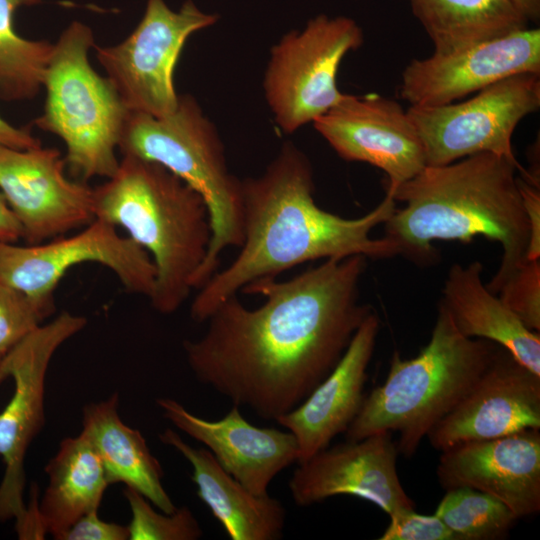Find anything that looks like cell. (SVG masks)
<instances>
[{
  "instance_id": "8d00e7d4",
  "label": "cell",
  "mask_w": 540,
  "mask_h": 540,
  "mask_svg": "<svg viewBox=\"0 0 540 540\" xmlns=\"http://www.w3.org/2000/svg\"><path fill=\"white\" fill-rule=\"evenodd\" d=\"M4 354L0 353V383L4 380L1 375V365L3 361Z\"/></svg>"
},
{
  "instance_id": "ac0fdd59",
  "label": "cell",
  "mask_w": 540,
  "mask_h": 540,
  "mask_svg": "<svg viewBox=\"0 0 540 540\" xmlns=\"http://www.w3.org/2000/svg\"><path fill=\"white\" fill-rule=\"evenodd\" d=\"M540 429L466 442L441 451L445 489L469 487L504 503L518 519L540 511Z\"/></svg>"
},
{
  "instance_id": "3957f363",
  "label": "cell",
  "mask_w": 540,
  "mask_h": 540,
  "mask_svg": "<svg viewBox=\"0 0 540 540\" xmlns=\"http://www.w3.org/2000/svg\"><path fill=\"white\" fill-rule=\"evenodd\" d=\"M516 172L528 177L506 158L477 153L442 166H425L395 188V209L383 224L384 237L399 256L420 265L439 259L435 241L470 242L480 235L500 243L502 258L487 288L498 294L503 284L528 260L531 237Z\"/></svg>"
},
{
  "instance_id": "f546056e",
  "label": "cell",
  "mask_w": 540,
  "mask_h": 540,
  "mask_svg": "<svg viewBox=\"0 0 540 540\" xmlns=\"http://www.w3.org/2000/svg\"><path fill=\"white\" fill-rule=\"evenodd\" d=\"M530 330H540V259L524 262L497 294Z\"/></svg>"
},
{
  "instance_id": "5bb4252c",
  "label": "cell",
  "mask_w": 540,
  "mask_h": 540,
  "mask_svg": "<svg viewBox=\"0 0 540 540\" xmlns=\"http://www.w3.org/2000/svg\"><path fill=\"white\" fill-rule=\"evenodd\" d=\"M312 123L342 159L385 172L386 188L397 187L426 166L416 128L407 110L393 99L376 93L344 94Z\"/></svg>"
},
{
  "instance_id": "8992f818",
  "label": "cell",
  "mask_w": 540,
  "mask_h": 540,
  "mask_svg": "<svg viewBox=\"0 0 540 540\" xmlns=\"http://www.w3.org/2000/svg\"><path fill=\"white\" fill-rule=\"evenodd\" d=\"M122 155L158 163L197 191L207 204L211 239L191 286L200 289L217 271L220 255L243 243L241 180L227 165L215 125L190 95L162 117L130 112L120 138Z\"/></svg>"
},
{
  "instance_id": "cb8c5ba5",
  "label": "cell",
  "mask_w": 540,
  "mask_h": 540,
  "mask_svg": "<svg viewBox=\"0 0 540 540\" xmlns=\"http://www.w3.org/2000/svg\"><path fill=\"white\" fill-rule=\"evenodd\" d=\"M45 472L48 485L37 504L38 517L43 532L60 540L82 516L98 510L110 483L94 445L83 431L62 440Z\"/></svg>"
},
{
  "instance_id": "d4e9b609",
  "label": "cell",
  "mask_w": 540,
  "mask_h": 540,
  "mask_svg": "<svg viewBox=\"0 0 540 540\" xmlns=\"http://www.w3.org/2000/svg\"><path fill=\"white\" fill-rule=\"evenodd\" d=\"M433 42L434 52L449 53L528 27L509 0H410Z\"/></svg>"
},
{
  "instance_id": "ba28073f",
  "label": "cell",
  "mask_w": 540,
  "mask_h": 540,
  "mask_svg": "<svg viewBox=\"0 0 540 540\" xmlns=\"http://www.w3.org/2000/svg\"><path fill=\"white\" fill-rule=\"evenodd\" d=\"M362 43V30L353 19L321 14L272 47L263 89L284 133L313 122L342 99L337 87L340 63Z\"/></svg>"
},
{
  "instance_id": "e0dca14e",
  "label": "cell",
  "mask_w": 540,
  "mask_h": 540,
  "mask_svg": "<svg viewBox=\"0 0 540 540\" xmlns=\"http://www.w3.org/2000/svg\"><path fill=\"white\" fill-rule=\"evenodd\" d=\"M398 454L390 432L328 446L299 463L289 481L291 497L301 507L351 495L372 502L388 515L415 509L397 473Z\"/></svg>"
},
{
  "instance_id": "83f0119b",
  "label": "cell",
  "mask_w": 540,
  "mask_h": 540,
  "mask_svg": "<svg viewBox=\"0 0 540 540\" xmlns=\"http://www.w3.org/2000/svg\"><path fill=\"white\" fill-rule=\"evenodd\" d=\"M123 494L131 510L130 540H196L202 536L197 519L187 507L171 514L159 513L134 489L126 487Z\"/></svg>"
},
{
  "instance_id": "52a82bcc",
  "label": "cell",
  "mask_w": 540,
  "mask_h": 540,
  "mask_svg": "<svg viewBox=\"0 0 540 540\" xmlns=\"http://www.w3.org/2000/svg\"><path fill=\"white\" fill-rule=\"evenodd\" d=\"M95 46L91 28L73 21L53 44L44 75L46 101L35 119L40 129L65 144L66 166L82 180L110 178L118 169L116 157L129 115L116 89L90 65Z\"/></svg>"
},
{
  "instance_id": "6da1fadb",
  "label": "cell",
  "mask_w": 540,
  "mask_h": 540,
  "mask_svg": "<svg viewBox=\"0 0 540 540\" xmlns=\"http://www.w3.org/2000/svg\"><path fill=\"white\" fill-rule=\"evenodd\" d=\"M367 259H325L295 277H264L241 289L262 295L258 308L237 294L207 318L205 333L183 348L195 377L240 407L276 420L296 408L334 369L374 311L360 302Z\"/></svg>"
},
{
  "instance_id": "f1b7e54d",
  "label": "cell",
  "mask_w": 540,
  "mask_h": 540,
  "mask_svg": "<svg viewBox=\"0 0 540 540\" xmlns=\"http://www.w3.org/2000/svg\"><path fill=\"white\" fill-rule=\"evenodd\" d=\"M46 317L25 294L0 282V353L5 355Z\"/></svg>"
},
{
  "instance_id": "7402d4cb",
  "label": "cell",
  "mask_w": 540,
  "mask_h": 540,
  "mask_svg": "<svg viewBox=\"0 0 540 540\" xmlns=\"http://www.w3.org/2000/svg\"><path fill=\"white\" fill-rule=\"evenodd\" d=\"M480 261L453 264L448 270L440 303L458 331L468 338L489 340L508 350L540 376V335L492 293L482 279Z\"/></svg>"
},
{
  "instance_id": "d590c367",
  "label": "cell",
  "mask_w": 540,
  "mask_h": 540,
  "mask_svg": "<svg viewBox=\"0 0 540 540\" xmlns=\"http://www.w3.org/2000/svg\"><path fill=\"white\" fill-rule=\"evenodd\" d=\"M528 21L538 22L540 18V0H509Z\"/></svg>"
},
{
  "instance_id": "30bf717a",
  "label": "cell",
  "mask_w": 540,
  "mask_h": 540,
  "mask_svg": "<svg viewBox=\"0 0 540 540\" xmlns=\"http://www.w3.org/2000/svg\"><path fill=\"white\" fill-rule=\"evenodd\" d=\"M539 107L540 74L520 73L478 91L469 100L410 106L407 114L421 139L426 166L488 152L526 171L515 157L512 136L520 121Z\"/></svg>"
},
{
  "instance_id": "1f68e13d",
  "label": "cell",
  "mask_w": 540,
  "mask_h": 540,
  "mask_svg": "<svg viewBox=\"0 0 540 540\" xmlns=\"http://www.w3.org/2000/svg\"><path fill=\"white\" fill-rule=\"evenodd\" d=\"M129 528L99 518L98 510L91 511L77 520L60 540H128Z\"/></svg>"
},
{
  "instance_id": "e575fe53",
  "label": "cell",
  "mask_w": 540,
  "mask_h": 540,
  "mask_svg": "<svg viewBox=\"0 0 540 540\" xmlns=\"http://www.w3.org/2000/svg\"><path fill=\"white\" fill-rule=\"evenodd\" d=\"M21 238V224L0 192V242L16 243Z\"/></svg>"
},
{
  "instance_id": "484cf974",
  "label": "cell",
  "mask_w": 540,
  "mask_h": 540,
  "mask_svg": "<svg viewBox=\"0 0 540 540\" xmlns=\"http://www.w3.org/2000/svg\"><path fill=\"white\" fill-rule=\"evenodd\" d=\"M39 2L0 0V97L3 100L31 99L43 86L53 44L23 38L13 24L18 8Z\"/></svg>"
},
{
  "instance_id": "7a4b0ae2",
  "label": "cell",
  "mask_w": 540,
  "mask_h": 540,
  "mask_svg": "<svg viewBox=\"0 0 540 540\" xmlns=\"http://www.w3.org/2000/svg\"><path fill=\"white\" fill-rule=\"evenodd\" d=\"M314 188L310 160L291 142L260 176L241 180L243 243L236 258L199 289L190 308L194 321H206L217 305L252 281L276 278L308 261L399 256L392 241L370 235L396 209L391 191L370 212L349 219L321 209Z\"/></svg>"
},
{
  "instance_id": "836d02e7",
  "label": "cell",
  "mask_w": 540,
  "mask_h": 540,
  "mask_svg": "<svg viewBox=\"0 0 540 540\" xmlns=\"http://www.w3.org/2000/svg\"><path fill=\"white\" fill-rule=\"evenodd\" d=\"M0 144L19 149H27L41 145L39 140L32 136L29 129L15 127L3 119L1 115Z\"/></svg>"
},
{
  "instance_id": "603a6c76",
  "label": "cell",
  "mask_w": 540,
  "mask_h": 540,
  "mask_svg": "<svg viewBox=\"0 0 540 540\" xmlns=\"http://www.w3.org/2000/svg\"><path fill=\"white\" fill-rule=\"evenodd\" d=\"M119 395L87 404L82 412V431L94 445L110 484L123 483L143 495L161 512L177 508L162 484L163 469L137 429L119 415Z\"/></svg>"
},
{
  "instance_id": "4316f807",
  "label": "cell",
  "mask_w": 540,
  "mask_h": 540,
  "mask_svg": "<svg viewBox=\"0 0 540 540\" xmlns=\"http://www.w3.org/2000/svg\"><path fill=\"white\" fill-rule=\"evenodd\" d=\"M434 514L459 540L503 539L518 520L504 503L469 487L446 490Z\"/></svg>"
},
{
  "instance_id": "ffe728a7",
  "label": "cell",
  "mask_w": 540,
  "mask_h": 540,
  "mask_svg": "<svg viewBox=\"0 0 540 540\" xmlns=\"http://www.w3.org/2000/svg\"><path fill=\"white\" fill-rule=\"evenodd\" d=\"M379 330L380 319L372 311L334 369L296 408L275 420L296 438L298 464L328 447L355 419L365 397L367 369Z\"/></svg>"
},
{
  "instance_id": "8fae6325",
  "label": "cell",
  "mask_w": 540,
  "mask_h": 540,
  "mask_svg": "<svg viewBox=\"0 0 540 540\" xmlns=\"http://www.w3.org/2000/svg\"><path fill=\"white\" fill-rule=\"evenodd\" d=\"M219 17L192 0L172 10L164 0H147L134 31L114 46H95L98 62L129 112L162 117L179 101L174 70L187 39Z\"/></svg>"
},
{
  "instance_id": "9a60e30c",
  "label": "cell",
  "mask_w": 540,
  "mask_h": 540,
  "mask_svg": "<svg viewBox=\"0 0 540 540\" xmlns=\"http://www.w3.org/2000/svg\"><path fill=\"white\" fill-rule=\"evenodd\" d=\"M520 73L540 74L539 28L414 59L402 72L399 94L411 106L445 105Z\"/></svg>"
},
{
  "instance_id": "277c9868",
  "label": "cell",
  "mask_w": 540,
  "mask_h": 540,
  "mask_svg": "<svg viewBox=\"0 0 540 540\" xmlns=\"http://www.w3.org/2000/svg\"><path fill=\"white\" fill-rule=\"evenodd\" d=\"M94 213L149 254L156 270L150 303L161 314L176 312L211 239L203 197L162 165L122 155L114 175L94 188Z\"/></svg>"
},
{
  "instance_id": "4fadbf2b",
  "label": "cell",
  "mask_w": 540,
  "mask_h": 540,
  "mask_svg": "<svg viewBox=\"0 0 540 540\" xmlns=\"http://www.w3.org/2000/svg\"><path fill=\"white\" fill-rule=\"evenodd\" d=\"M65 166L55 148L0 144V192L28 244L63 236L95 219L94 189L70 180Z\"/></svg>"
},
{
  "instance_id": "4dcf8cb0",
  "label": "cell",
  "mask_w": 540,
  "mask_h": 540,
  "mask_svg": "<svg viewBox=\"0 0 540 540\" xmlns=\"http://www.w3.org/2000/svg\"><path fill=\"white\" fill-rule=\"evenodd\" d=\"M379 540H459L442 520L434 515H422L415 509L398 510Z\"/></svg>"
},
{
  "instance_id": "7c38bea8",
  "label": "cell",
  "mask_w": 540,
  "mask_h": 540,
  "mask_svg": "<svg viewBox=\"0 0 540 540\" xmlns=\"http://www.w3.org/2000/svg\"><path fill=\"white\" fill-rule=\"evenodd\" d=\"M85 317L63 311L39 325L3 357L1 375L14 381V392L0 412V457L4 475L0 483V522L27 514L24 503L27 450L45 423V382L58 348L86 326Z\"/></svg>"
},
{
  "instance_id": "d6986e66",
  "label": "cell",
  "mask_w": 540,
  "mask_h": 540,
  "mask_svg": "<svg viewBox=\"0 0 540 540\" xmlns=\"http://www.w3.org/2000/svg\"><path fill=\"white\" fill-rule=\"evenodd\" d=\"M156 403L164 418L204 444L220 466L255 495H267L274 477L298 462L299 447L291 432L256 427L236 405L223 418L209 421L174 399L158 398Z\"/></svg>"
},
{
  "instance_id": "9c48e42d",
  "label": "cell",
  "mask_w": 540,
  "mask_h": 540,
  "mask_svg": "<svg viewBox=\"0 0 540 540\" xmlns=\"http://www.w3.org/2000/svg\"><path fill=\"white\" fill-rule=\"evenodd\" d=\"M83 263L108 268L129 293L148 299L153 293L156 270L149 254L99 218L68 237L25 246L0 242V282L25 294L47 317L54 311L60 280Z\"/></svg>"
},
{
  "instance_id": "2e32d148",
  "label": "cell",
  "mask_w": 540,
  "mask_h": 540,
  "mask_svg": "<svg viewBox=\"0 0 540 540\" xmlns=\"http://www.w3.org/2000/svg\"><path fill=\"white\" fill-rule=\"evenodd\" d=\"M526 429H540V376L499 346L472 388L427 438L441 452Z\"/></svg>"
},
{
  "instance_id": "5b68a950",
  "label": "cell",
  "mask_w": 540,
  "mask_h": 540,
  "mask_svg": "<svg viewBox=\"0 0 540 540\" xmlns=\"http://www.w3.org/2000/svg\"><path fill=\"white\" fill-rule=\"evenodd\" d=\"M499 345L462 335L439 302L430 340L419 354L395 351L385 381L364 397L346 440L397 432L399 454L412 457L422 439L468 393Z\"/></svg>"
},
{
  "instance_id": "44dd1931",
  "label": "cell",
  "mask_w": 540,
  "mask_h": 540,
  "mask_svg": "<svg viewBox=\"0 0 540 540\" xmlns=\"http://www.w3.org/2000/svg\"><path fill=\"white\" fill-rule=\"evenodd\" d=\"M160 441L177 450L192 466L198 497L209 507L231 540H277L282 537L286 510L267 495H255L227 473L212 453L195 448L170 428Z\"/></svg>"
},
{
  "instance_id": "d6a6232c",
  "label": "cell",
  "mask_w": 540,
  "mask_h": 540,
  "mask_svg": "<svg viewBox=\"0 0 540 540\" xmlns=\"http://www.w3.org/2000/svg\"><path fill=\"white\" fill-rule=\"evenodd\" d=\"M524 207L531 226V237L527 257L540 259V193L539 183L518 177Z\"/></svg>"
}]
</instances>
